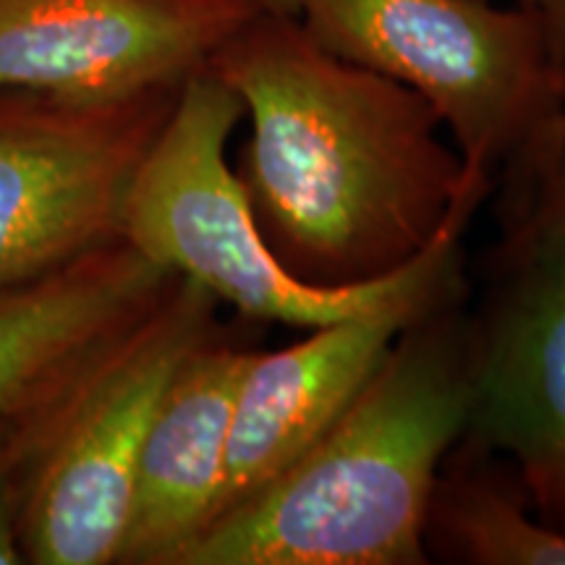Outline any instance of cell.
Returning a JSON list of instances; mask_svg holds the SVG:
<instances>
[{"instance_id": "6da1fadb", "label": "cell", "mask_w": 565, "mask_h": 565, "mask_svg": "<svg viewBox=\"0 0 565 565\" xmlns=\"http://www.w3.org/2000/svg\"><path fill=\"white\" fill-rule=\"evenodd\" d=\"M207 68L249 118L236 173L259 231L309 286L404 270L487 196L419 95L330 53L299 17L257 13Z\"/></svg>"}, {"instance_id": "7a4b0ae2", "label": "cell", "mask_w": 565, "mask_h": 565, "mask_svg": "<svg viewBox=\"0 0 565 565\" xmlns=\"http://www.w3.org/2000/svg\"><path fill=\"white\" fill-rule=\"evenodd\" d=\"M469 341L448 303L408 324L341 419L179 565L427 563L429 494L469 422Z\"/></svg>"}, {"instance_id": "3957f363", "label": "cell", "mask_w": 565, "mask_h": 565, "mask_svg": "<svg viewBox=\"0 0 565 565\" xmlns=\"http://www.w3.org/2000/svg\"><path fill=\"white\" fill-rule=\"evenodd\" d=\"M242 118L238 95L207 66L181 84L126 194L121 233L134 249L242 317L288 328L312 330L454 291L458 242L471 217L448 225L427 252L387 278L345 288L294 278L265 242L231 168L228 141Z\"/></svg>"}, {"instance_id": "277c9868", "label": "cell", "mask_w": 565, "mask_h": 565, "mask_svg": "<svg viewBox=\"0 0 565 565\" xmlns=\"http://www.w3.org/2000/svg\"><path fill=\"white\" fill-rule=\"evenodd\" d=\"M299 21L341 58L419 95L466 171L519 179L565 113V53L547 21L492 0H301Z\"/></svg>"}, {"instance_id": "5b68a950", "label": "cell", "mask_w": 565, "mask_h": 565, "mask_svg": "<svg viewBox=\"0 0 565 565\" xmlns=\"http://www.w3.org/2000/svg\"><path fill=\"white\" fill-rule=\"evenodd\" d=\"M217 307L204 288L175 275L92 372L26 490V563L116 565L152 416L183 359L217 335Z\"/></svg>"}, {"instance_id": "8992f818", "label": "cell", "mask_w": 565, "mask_h": 565, "mask_svg": "<svg viewBox=\"0 0 565 565\" xmlns=\"http://www.w3.org/2000/svg\"><path fill=\"white\" fill-rule=\"evenodd\" d=\"M179 89L68 100L0 87V291L124 238L134 173Z\"/></svg>"}, {"instance_id": "52a82bcc", "label": "cell", "mask_w": 565, "mask_h": 565, "mask_svg": "<svg viewBox=\"0 0 565 565\" xmlns=\"http://www.w3.org/2000/svg\"><path fill=\"white\" fill-rule=\"evenodd\" d=\"M252 17L238 0H0V87L68 100L173 89Z\"/></svg>"}, {"instance_id": "ba28073f", "label": "cell", "mask_w": 565, "mask_h": 565, "mask_svg": "<svg viewBox=\"0 0 565 565\" xmlns=\"http://www.w3.org/2000/svg\"><path fill=\"white\" fill-rule=\"evenodd\" d=\"M508 267L503 299L469 341L463 437L511 458L534 513L565 532V270Z\"/></svg>"}, {"instance_id": "9c48e42d", "label": "cell", "mask_w": 565, "mask_h": 565, "mask_svg": "<svg viewBox=\"0 0 565 565\" xmlns=\"http://www.w3.org/2000/svg\"><path fill=\"white\" fill-rule=\"evenodd\" d=\"M445 303L450 294L406 299L312 328L288 349L252 351L233 398L215 519L291 469L341 419L395 338Z\"/></svg>"}, {"instance_id": "30bf717a", "label": "cell", "mask_w": 565, "mask_h": 565, "mask_svg": "<svg viewBox=\"0 0 565 565\" xmlns=\"http://www.w3.org/2000/svg\"><path fill=\"white\" fill-rule=\"evenodd\" d=\"M173 273L126 242L0 291V416L97 364L145 317Z\"/></svg>"}, {"instance_id": "8fae6325", "label": "cell", "mask_w": 565, "mask_h": 565, "mask_svg": "<svg viewBox=\"0 0 565 565\" xmlns=\"http://www.w3.org/2000/svg\"><path fill=\"white\" fill-rule=\"evenodd\" d=\"M249 353L212 335L175 370L141 448L116 565H179L215 519Z\"/></svg>"}, {"instance_id": "7c38bea8", "label": "cell", "mask_w": 565, "mask_h": 565, "mask_svg": "<svg viewBox=\"0 0 565 565\" xmlns=\"http://www.w3.org/2000/svg\"><path fill=\"white\" fill-rule=\"evenodd\" d=\"M529 508L515 471H498L490 450L461 437L429 494L424 547L466 565H565V532Z\"/></svg>"}, {"instance_id": "4fadbf2b", "label": "cell", "mask_w": 565, "mask_h": 565, "mask_svg": "<svg viewBox=\"0 0 565 565\" xmlns=\"http://www.w3.org/2000/svg\"><path fill=\"white\" fill-rule=\"evenodd\" d=\"M103 359L53 393L0 416V565H26L21 547V511L32 475Z\"/></svg>"}, {"instance_id": "5bb4252c", "label": "cell", "mask_w": 565, "mask_h": 565, "mask_svg": "<svg viewBox=\"0 0 565 565\" xmlns=\"http://www.w3.org/2000/svg\"><path fill=\"white\" fill-rule=\"evenodd\" d=\"M529 200L505 244V263H540L565 270V141L524 175Z\"/></svg>"}, {"instance_id": "9a60e30c", "label": "cell", "mask_w": 565, "mask_h": 565, "mask_svg": "<svg viewBox=\"0 0 565 565\" xmlns=\"http://www.w3.org/2000/svg\"><path fill=\"white\" fill-rule=\"evenodd\" d=\"M524 9H532L547 21V26L553 30L557 45L565 53V0H515Z\"/></svg>"}, {"instance_id": "2e32d148", "label": "cell", "mask_w": 565, "mask_h": 565, "mask_svg": "<svg viewBox=\"0 0 565 565\" xmlns=\"http://www.w3.org/2000/svg\"><path fill=\"white\" fill-rule=\"evenodd\" d=\"M254 13H270V17H299L301 0H238Z\"/></svg>"}, {"instance_id": "e0dca14e", "label": "cell", "mask_w": 565, "mask_h": 565, "mask_svg": "<svg viewBox=\"0 0 565 565\" xmlns=\"http://www.w3.org/2000/svg\"><path fill=\"white\" fill-rule=\"evenodd\" d=\"M563 141H565V113H563V116H561V121H557V126H555V131H553V137H550V141H547V147H545V152H542V158H540V160H536V162H534V166H532V168H529V171H526L524 175H529V173H532V171H534V168H536V166H540V162H542V160H547V158H550V154H553V152L557 150V147H561V145H563ZM524 175H521V179H524Z\"/></svg>"}]
</instances>
